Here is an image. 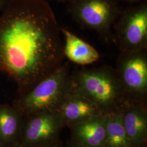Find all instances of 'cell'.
I'll use <instances>...</instances> for the list:
<instances>
[{"label": "cell", "mask_w": 147, "mask_h": 147, "mask_svg": "<svg viewBox=\"0 0 147 147\" xmlns=\"http://www.w3.org/2000/svg\"><path fill=\"white\" fill-rule=\"evenodd\" d=\"M58 147L57 146L53 145L52 143H50V144H45V145H43V146H38V147Z\"/></svg>", "instance_id": "obj_16"}, {"label": "cell", "mask_w": 147, "mask_h": 147, "mask_svg": "<svg viewBox=\"0 0 147 147\" xmlns=\"http://www.w3.org/2000/svg\"><path fill=\"white\" fill-rule=\"evenodd\" d=\"M64 38L63 50L65 57L81 65L96 62L100 57L98 51L87 42L66 28H60Z\"/></svg>", "instance_id": "obj_11"}, {"label": "cell", "mask_w": 147, "mask_h": 147, "mask_svg": "<svg viewBox=\"0 0 147 147\" xmlns=\"http://www.w3.org/2000/svg\"><path fill=\"white\" fill-rule=\"evenodd\" d=\"M72 89L94 104L103 113L119 110L127 101L115 69L104 65L71 74Z\"/></svg>", "instance_id": "obj_2"}, {"label": "cell", "mask_w": 147, "mask_h": 147, "mask_svg": "<svg viewBox=\"0 0 147 147\" xmlns=\"http://www.w3.org/2000/svg\"><path fill=\"white\" fill-rule=\"evenodd\" d=\"M115 70L127 100L141 102L147 90V49L121 52Z\"/></svg>", "instance_id": "obj_6"}, {"label": "cell", "mask_w": 147, "mask_h": 147, "mask_svg": "<svg viewBox=\"0 0 147 147\" xmlns=\"http://www.w3.org/2000/svg\"><path fill=\"white\" fill-rule=\"evenodd\" d=\"M120 111L131 147L141 145L147 136V114L144 108L140 102L127 101Z\"/></svg>", "instance_id": "obj_9"}, {"label": "cell", "mask_w": 147, "mask_h": 147, "mask_svg": "<svg viewBox=\"0 0 147 147\" xmlns=\"http://www.w3.org/2000/svg\"><path fill=\"white\" fill-rule=\"evenodd\" d=\"M22 127L21 142L24 147H36L52 143L64 124L57 111L30 116Z\"/></svg>", "instance_id": "obj_7"}, {"label": "cell", "mask_w": 147, "mask_h": 147, "mask_svg": "<svg viewBox=\"0 0 147 147\" xmlns=\"http://www.w3.org/2000/svg\"><path fill=\"white\" fill-rule=\"evenodd\" d=\"M72 147H87V146H84V145H82V144H80V143H77L76 144H75V145H74Z\"/></svg>", "instance_id": "obj_17"}, {"label": "cell", "mask_w": 147, "mask_h": 147, "mask_svg": "<svg viewBox=\"0 0 147 147\" xmlns=\"http://www.w3.org/2000/svg\"><path fill=\"white\" fill-rule=\"evenodd\" d=\"M71 74L69 65L63 62L31 89L20 94L14 106L28 116L57 111L71 88Z\"/></svg>", "instance_id": "obj_3"}, {"label": "cell", "mask_w": 147, "mask_h": 147, "mask_svg": "<svg viewBox=\"0 0 147 147\" xmlns=\"http://www.w3.org/2000/svg\"><path fill=\"white\" fill-rule=\"evenodd\" d=\"M0 147H2V146L1 145V143H0Z\"/></svg>", "instance_id": "obj_19"}, {"label": "cell", "mask_w": 147, "mask_h": 147, "mask_svg": "<svg viewBox=\"0 0 147 147\" xmlns=\"http://www.w3.org/2000/svg\"><path fill=\"white\" fill-rule=\"evenodd\" d=\"M9 147H24L19 142H16L15 143L9 146Z\"/></svg>", "instance_id": "obj_15"}, {"label": "cell", "mask_w": 147, "mask_h": 147, "mask_svg": "<svg viewBox=\"0 0 147 147\" xmlns=\"http://www.w3.org/2000/svg\"><path fill=\"white\" fill-rule=\"evenodd\" d=\"M56 1H58V2H68L71 0H56Z\"/></svg>", "instance_id": "obj_18"}, {"label": "cell", "mask_w": 147, "mask_h": 147, "mask_svg": "<svg viewBox=\"0 0 147 147\" xmlns=\"http://www.w3.org/2000/svg\"><path fill=\"white\" fill-rule=\"evenodd\" d=\"M46 0H11L0 12V71L22 94L64 62V44Z\"/></svg>", "instance_id": "obj_1"}, {"label": "cell", "mask_w": 147, "mask_h": 147, "mask_svg": "<svg viewBox=\"0 0 147 147\" xmlns=\"http://www.w3.org/2000/svg\"><path fill=\"white\" fill-rule=\"evenodd\" d=\"M106 123L104 113L73 126L74 136L77 143L88 147H104Z\"/></svg>", "instance_id": "obj_10"}, {"label": "cell", "mask_w": 147, "mask_h": 147, "mask_svg": "<svg viewBox=\"0 0 147 147\" xmlns=\"http://www.w3.org/2000/svg\"><path fill=\"white\" fill-rule=\"evenodd\" d=\"M67 10L81 26L93 30L106 42H113L112 27L121 14L118 0H71Z\"/></svg>", "instance_id": "obj_4"}, {"label": "cell", "mask_w": 147, "mask_h": 147, "mask_svg": "<svg viewBox=\"0 0 147 147\" xmlns=\"http://www.w3.org/2000/svg\"><path fill=\"white\" fill-rule=\"evenodd\" d=\"M57 111L64 124L73 126L95 116L104 114L91 101L72 88Z\"/></svg>", "instance_id": "obj_8"}, {"label": "cell", "mask_w": 147, "mask_h": 147, "mask_svg": "<svg viewBox=\"0 0 147 147\" xmlns=\"http://www.w3.org/2000/svg\"><path fill=\"white\" fill-rule=\"evenodd\" d=\"M22 115L15 106L0 104V143L2 147L17 142L23 126Z\"/></svg>", "instance_id": "obj_12"}, {"label": "cell", "mask_w": 147, "mask_h": 147, "mask_svg": "<svg viewBox=\"0 0 147 147\" xmlns=\"http://www.w3.org/2000/svg\"><path fill=\"white\" fill-rule=\"evenodd\" d=\"M112 37L121 52L147 49L146 2L121 11L112 27Z\"/></svg>", "instance_id": "obj_5"}, {"label": "cell", "mask_w": 147, "mask_h": 147, "mask_svg": "<svg viewBox=\"0 0 147 147\" xmlns=\"http://www.w3.org/2000/svg\"><path fill=\"white\" fill-rule=\"evenodd\" d=\"M11 1V0H0V12L8 5Z\"/></svg>", "instance_id": "obj_14"}, {"label": "cell", "mask_w": 147, "mask_h": 147, "mask_svg": "<svg viewBox=\"0 0 147 147\" xmlns=\"http://www.w3.org/2000/svg\"><path fill=\"white\" fill-rule=\"evenodd\" d=\"M104 147H132L124 128L120 110L106 113Z\"/></svg>", "instance_id": "obj_13"}]
</instances>
